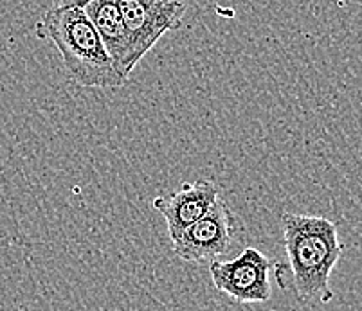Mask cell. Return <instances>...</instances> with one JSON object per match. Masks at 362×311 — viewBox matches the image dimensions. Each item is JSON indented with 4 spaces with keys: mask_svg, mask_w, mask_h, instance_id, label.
I'll list each match as a JSON object with an SVG mask.
<instances>
[{
    "mask_svg": "<svg viewBox=\"0 0 362 311\" xmlns=\"http://www.w3.org/2000/svg\"><path fill=\"white\" fill-rule=\"evenodd\" d=\"M281 231L296 295L305 303H330V276L344 252L337 225L325 216L283 212Z\"/></svg>",
    "mask_w": 362,
    "mask_h": 311,
    "instance_id": "6da1fadb",
    "label": "cell"
},
{
    "mask_svg": "<svg viewBox=\"0 0 362 311\" xmlns=\"http://www.w3.org/2000/svg\"><path fill=\"white\" fill-rule=\"evenodd\" d=\"M36 36L52 42L65 71L85 88H119L127 83L83 8L54 4L36 24Z\"/></svg>",
    "mask_w": 362,
    "mask_h": 311,
    "instance_id": "7a4b0ae2",
    "label": "cell"
},
{
    "mask_svg": "<svg viewBox=\"0 0 362 311\" xmlns=\"http://www.w3.org/2000/svg\"><path fill=\"white\" fill-rule=\"evenodd\" d=\"M132 47V60H141L166 32L180 29L187 0H116Z\"/></svg>",
    "mask_w": 362,
    "mask_h": 311,
    "instance_id": "3957f363",
    "label": "cell"
},
{
    "mask_svg": "<svg viewBox=\"0 0 362 311\" xmlns=\"http://www.w3.org/2000/svg\"><path fill=\"white\" fill-rule=\"evenodd\" d=\"M236 231V216L229 205L218 198L202 218L171 238V248L177 257L189 263L215 261L233 250Z\"/></svg>",
    "mask_w": 362,
    "mask_h": 311,
    "instance_id": "277c9868",
    "label": "cell"
},
{
    "mask_svg": "<svg viewBox=\"0 0 362 311\" xmlns=\"http://www.w3.org/2000/svg\"><path fill=\"white\" fill-rule=\"evenodd\" d=\"M272 261L255 247H247L231 261H211L209 274L215 288L238 303H267L271 299L269 272Z\"/></svg>",
    "mask_w": 362,
    "mask_h": 311,
    "instance_id": "5b68a950",
    "label": "cell"
},
{
    "mask_svg": "<svg viewBox=\"0 0 362 311\" xmlns=\"http://www.w3.org/2000/svg\"><path fill=\"white\" fill-rule=\"evenodd\" d=\"M218 200V189L211 180L199 178L180 185L177 193L168 196H157L153 200V209L163 214L166 221L168 236L175 238L184 228H187L197 219L202 218L211 205Z\"/></svg>",
    "mask_w": 362,
    "mask_h": 311,
    "instance_id": "8992f818",
    "label": "cell"
},
{
    "mask_svg": "<svg viewBox=\"0 0 362 311\" xmlns=\"http://www.w3.org/2000/svg\"><path fill=\"white\" fill-rule=\"evenodd\" d=\"M81 8L90 18L92 25L96 28L105 49L116 63L121 76L128 81L136 65L132 60L130 40H128V32L117 2L116 0H90Z\"/></svg>",
    "mask_w": 362,
    "mask_h": 311,
    "instance_id": "52a82bcc",
    "label": "cell"
},
{
    "mask_svg": "<svg viewBox=\"0 0 362 311\" xmlns=\"http://www.w3.org/2000/svg\"><path fill=\"white\" fill-rule=\"evenodd\" d=\"M87 2H90V0H58L56 4L58 6H78V8H81V6H85Z\"/></svg>",
    "mask_w": 362,
    "mask_h": 311,
    "instance_id": "ba28073f",
    "label": "cell"
}]
</instances>
